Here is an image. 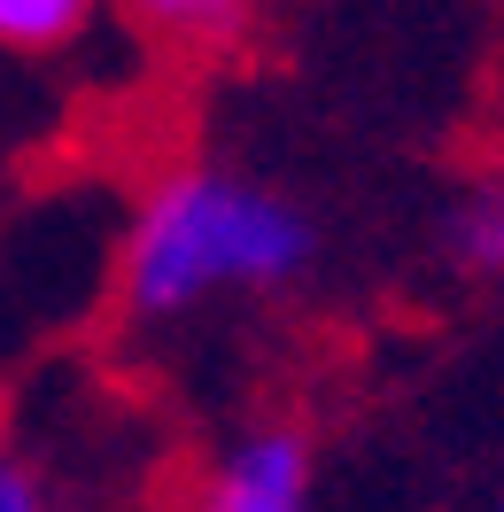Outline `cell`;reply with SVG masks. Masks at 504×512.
Here are the masks:
<instances>
[{
  "instance_id": "cell-1",
  "label": "cell",
  "mask_w": 504,
  "mask_h": 512,
  "mask_svg": "<svg viewBox=\"0 0 504 512\" xmlns=\"http://www.w3.org/2000/svg\"><path fill=\"white\" fill-rule=\"evenodd\" d=\"M318 225L233 163H171L117 241V311L132 326L202 319L225 295H280L311 272Z\"/></svg>"
},
{
  "instance_id": "cell-2",
  "label": "cell",
  "mask_w": 504,
  "mask_h": 512,
  "mask_svg": "<svg viewBox=\"0 0 504 512\" xmlns=\"http://www.w3.org/2000/svg\"><path fill=\"white\" fill-rule=\"evenodd\" d=\"M194 512H311V443L295 427H256L218 450Z\"/></svg>"
},
{
  "instance_id": "cell-3",
  "label": "cell",
  "mask_w": 504,
  "mask_h": 512,
  "mask_svg": "<svg viewBox=\"0 0 504 512\" xmlns=\"http://www.w3.org/2000/svg\"><path fill=\"white\" fill-rule=\"evenodd\" d=\"M256 0H117L132 32H148L156 47H179V55H218L225 39H241Z\"/></svg>"
},
{
  "instance_id": "cell-4",
  "label": "cell",
  "mask_w": 504,
  "mask_h": 512,
  "mask_svg": "<svg viewBox=\"0 0 504 512\" xmlns=\"http://www.w3.org/2000/svg\"><path fill=\"white\" fill-rule=\"evenodd\" d=\"M101 0H0V47L8 55H63L94 32Z\"/></svg>"
},
{
  "instance_id": "cell-5",
  "label": "cell",
  "mask_w": 504,
  "mask_h": 512,
  "mask_svg": "<svg viewBox=\"0 0 504 512\" xmlns=\"http://www.w3.org/2000/svg\"><path fill=\"white\" fill-rule=\"evenodd\" d=\"M450 249H458L466 272L504 280V171H497V179H481V187L458 202V218H450Z\"/></svg>"
},
{
  "instance_id": "cell-6",
  "label": "cell",
  "mask_w": 504,
  "mask_h": 512,
  "mask_svg": "<svg viewBox=\"0 0 504 512\" xmlns=\"http://www.w3.org/2000/svg\"><path fill=\"white\" fill-rule=\"evenodd\" d=\"M0 512H55V489L16 443H0Z\"/></svg>"
}]
</instances>
